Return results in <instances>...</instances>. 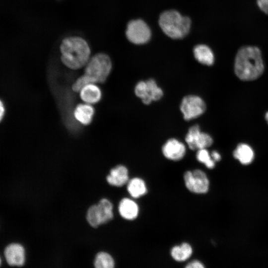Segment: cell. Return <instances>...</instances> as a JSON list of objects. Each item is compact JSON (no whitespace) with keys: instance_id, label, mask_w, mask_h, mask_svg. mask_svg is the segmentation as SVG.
<instances>
[{"instance_id":"cell-1","label":"cell","mask_w":268,"mask_h":268,"mask_svg":"<svg viewBox=\"0 0 268 268\" xmlns=\"http://www.w3.org/2000/svg\"><path fill=\"white\" fill-rule=\"evenodd\" d=\"M234 69L236 75L243 81L254 80L260 77L265 69L260 49L253 46L240 48L236 55Z\"/></svg>"},{"instance_id":"cell-2","label":"cell","mask_w":268,"mask_h":268,"mask_svg":"<svg viewBox=\"0 0 268 268\" xmlns=\"http://www.w3.org/2000/svg\"><path fill=\"white\" fill-rule=\"evenodd\" d=\"M60 51L62 63L72 70L85 67L91 57V50L87 42L79 36H69L63 39Z\"/></svg>"},{"instance_id":"cell-3","label":"cell","mask_w":268,"mask_h":268,"mask_svg":"<svg viewBox=\"0 0 268 268\" xmlns=\"http://www.w3.org/2000/svg\"><path fill=\"white\" fill-rule=\"evenodd\" d=\"M159 25L168 37L173 39H181L189 33L191 20L176 10L163 12L159 17Z\"/></svg>"},{"instance_id":"cell-4","label":"cell","mask_w":268,"mask_h":268,"mask_svg":"<svg viewBox=\"0 0 268 268\" xmlns=\"http://www.w3.org/2000/svg\"><path fill=\"white\" fill-rule=\"evenodd\" d=\"M84 73L92 83H102L109 76L112 63L109 55L99 53L90 57L84 67Z\"/></svg>"},{"instance_id":"cell-5","label":"cell","mask_w":268,"mask_h":268,"mask_svg":"<svg viewBox=\"0 0 268 268\" xmlns=\"http://www.w3.org/2000/svg\"><path fill=\"white\" fill-rule=\"evenodd\" d=\"M113 217V205L106 199H103L97 204L90 206L87 210L86 218L93 227L105 223Z\"/></svg>"},{"instance_id":"cell-6","label":"cell","mask_w":268,"mask_h":268,"mask_svg":"<svg viewBox=\"0 0 268 268\" xmlns=\"http://www.w3.org/2000/svg\"><path fill=\"white\" fill-rule=\"evenodd\" d=\"M128 40L135 45H141L148 42L151 36V30L143 20L134 19L129 21L126 30Z\"/></svg>"},{"instance_id":"cell-7","label":"cell","mask_w":268,"mask_h":268,"mask_svg":"<svg viewBox=\"0 0 268 268\" xmlns=\"http://www.w3.org/2000/svg\"><path fill=\"white\" fill-rule=\"evenodd\" d=\"M180 109L184 120L190 121L202 115L206 110V104L201 97L188 95L182 99Z\"/></svg>"},{"instance_id":"cell-8","label":"cell","mask_w":268,"mask_h":268,"mask_svg":"<svg viewBox=\"0 0 268 268\" xmlns=\"http://www.w3.org/2000/svg\"><path fill=\"white\" fill-rule=\"evenodd\" d=\"M187 189L192 193L204 194L209 190V181L206 174L200 169L187 171L184 174Z\"/></svg>"},{"instance_id":"cell-9","label":"cell","mask_w":268,"mask_h":268,"mask_svg":"<svg viewBox=\"0 0 268 268\" xmlns=\"http://www.w3.org/2000/svg\"><path fill=\"white\" fill-rule=\"evenodd\" d=\"M185 141L193 150L207 148L213 143V139L208 134L201 131L198 125L191 127L185 136Z\"/></svg>"},{"instance_id":"cell-10","label":"cell","mask_w":268,"mask_h":268,"mask_svg":"<svg viewBox=\"0 0 268 268\" xmlns=\"http://www.w3.org/2000/svg\"><path fill=\"white\" fill-rule=\"evenodd\" d=\"M162 153L168 160L179 161L185 155L186 148L185 145L175 138L168 139L162 147Z\"/></svg>"},{"instance_id":"cell-11","label":"cell","mask_w":268,"mask_h":268,"mask_svg":"<svg viewBox=\"0 0 268 268\" xmlns=\"http://www.w3.org/2000/svg\"><path fill=\"white\" fill-rule=\"evenodd\" d=\"M4 254L7 263L12 266H22L25 261V250L19 244L12 243L5 249Z\"/></svg>"},{"instance_id":"cell-12","label":"cell","mask_w":268,"mask_h":268,"mask_svg":"<svg viewBox=\"0 0 268 268\" xmlns=\"http://www.w3.org/2000/svg\"><path fill=\"white\" fill-rule=\"evenodd\" d=\"M78 93L83 102L92 105L98 103L102 97V90L95 83L86 84Z\"/></svg>"},{"instance_id":"cell-13","label":"cell","mask_w":268,"mask_h":268,"mask_svg":"<svg viewBox=\"0 0 268 268\" xmlns=\"http://www.w3.org/2000/svg\"><path fill=\"white\" fill-rule=\"evenodd\" d=\"M95 109L92 105L86 103L78 104L73 111V117L79 124L89 125L92 121Z\"/></svg>"},{"instance_id":"cell-14","label":"cell","mask_w":268,"mask_h":268,"mask_svg":"<svg viewBox=\"0 0 268 268\" xmlns=\"http://www.w3.org/2000/svg\"><path fill=\"white\" fill-rule=\"evenodd\" d=\"M108 183L114 186L121 187L129 181V172L127 168L119 165L112 168L106 178Z\"/></svg>"},{"instance_id":"cell-15","label":"cell","mask_w":268,"mask_h":268,"mask_svg":"<svg viewBox=\"0 0 268 268\" xmlns=\"http://www.w3.org/2000/svg\"><path fill=\"white\" fill-rule=\"evenodd\" d=\"M119 211L121 216L127 220L135 219L139 213L137 204L129 198H124L120 202Z\"/></svg>"},{"instance_id":"cell-16","label":"cell","mask_w":268,"mask_h":268,"mask_svg":"<svg viewBox=\"0 0 268 268\" xmlns=\"http://www.w3.org/2000/svg\"><path fill=\"white\" fill-rule=\"evenodd\" d=\"M196 60L203 65L212 66L214 62V56L212 50L207 45L200 44L196 46L193 50Z\"/></svg>"},{"instance_id":"cell-17","label":"cell","mask_w":268,"mask_h":268,"mask_svg":"<svg viewBox=\"0 0 268 268\" xmlns=\"http://www.w3.org/2000/svg\"><path fill=\"white\" fill-rule=\"evenodd\" d=\"M127 190L130 196L137 199L144 196L147 192V188L143 180L135 177L128 181Z\"/></svg>"},{"instance_id":"cell-18","label":"cell","mask_w":268,"mask_h":268,"mask_svg":"<svg viewBox=\"0 0 268 268\" xmlns=\"http://www.w3.org/2000/svg\"><path fill=\"white\" fill-rule=\"evenodd\" d=\"M234 157L241 163L248 165L251 163L254 158V152L252 148L248 144H239L233 152Z\"/></svg>"},{"instance_id":"cell-19","label":"cell","mask_w":268,"mask_h":268,"mask_svg":"<svg viewBox=\"0 0 268 268\" xmlns=\"http://www.w3.org/2000/svg\"><path fill=\"white\" fill-rule=\"evenodd\" d=\"M193 248L188 243H183L180 245L172 247L170 251L172 258L179 262H184L191 257L193 254Z\"/></svg>"},{"instance_id":"cell-20","label":"cell","mask_w":268,"mask_h":268,"mask_svg":"<svg viewBox=\"0 0 268 268\" xmlns=\"http://www.w3.org/2000/svg\"><path fill=\"white\" fill-rule=\"evenodd\" d=\"M136 97L140 98L145 105L150 104L152 100L150 98L146 81H139L135 85L134 89Z\"/></svg>"},{"instance_id":"cell-21","label":"cell","mask_w":268,"mask_h":268,"mask_svg":"<svg viewBox=\"0 0 268 268\" xmlns=\"http://www.w3.org/2000/svg\"><path fill=\"white\" fill-rule=\"evenodd\" d=\"M115 263L110 255L106 252L97 254L94 261V266L97 268H113Z\"/></svg>"},{"instance_id":"cell-22","label":"cell","mask_w":268,"mask_h":268,"mask_svg":"<svg viewBox=\"0 0 268 268\" xmlns=\"http://www.w3.org/2000/svg\"><path fill=\"white\" fill-rule=\"evenodd\" d=\"M196 158L208 169H213L215 166V161L212 159L211 154L206 148L197 150Z\"/></svg>"},{"instance_id":"cell-23","label":"cell","mask_w":268,"mask_h":268,"mask_svg":"<svg viewBox=\"0 0 268 268\" xmlns=\"http://www.w3.org/2000/svg\"><path fill=\"white\" fill-rule=\"evenodd\" d=\"M148 89L149 95L153 101L160 100L163 95L162 89L158 86L156 82L153 79L146 80Z\"/></svg>"},{"instance_id":"cell-24","label":"cell","mask_w":268,"mask_h":268,"mask_svg":"<svg viewBox=\"0 0 268 268\" xmlns=\"http://www.w3.org/2000/svg\"><path fill=\"white\" fill-rule=\"evenodd\" d=\"M92 82L86 75L83 74L78 77L73 83L71 86V89L73 91L78 93L82 87Z\"/></svg>"},{"instance_id":"cell-25","label":"cell","mask_w":268,"mask_h":268,"mask_svg":"<svg viewBox=\"0 0 268 268\" xmlns=\"http://www.w3.org/2000/svg\"><path fill=\"white\" fill-rule=\"evenodd\" d=\"M260 9L268 15V0H257Z\"/></svg>"},{"instance_id":"cell-26","label":"cell","mask_w":268,"mask_h":268,"mask_svg":"<svg viewBox=\"0 0 268 268\" xmlns=\"http://www.w3.org/2000/svg\"><path fill=\"white\" fill-rule=\"evenodd\" d=\"M187 268H204V265L199 260H194L189 263L185 267Z\"/></svg>"},{"instance_id":"cell-27","label":"cell","mask_w":268,"mask_h":268,"mask_svg":"<svg viewBox=\"0 0 268 268\" xmlns=\"http://www.w3.org/2000/svg\"><path fill=\"white\" fill-rule=\"evenodd\" d=\"M210 154L212 159L215 162L219 161L220 160L221 155L217 151H213Z\"/></svg>"},{"instance_id":"cell-28","label":"cell","mask_w":268,"mask_h":268,"mask_svg":"<svg viewBox=\"0 0 268 268\" xmlns=\"http://www.w3.org/2000/svg\"><path fill=\"white\" fill-rule=\"evenodd\" d=\"M5 112V109L2 102L0 100V122L1 121Z\"/></svg>"},{"instance_id":"cell-29","label":"cell","mask_w":268,"mask_h":268,"mask_svg":"<svg viewBox=\"0 0 268 268\" xmlns=\"http://www.w3.org/2000/svg\"><path fill=\"white\" fill-rule=\"evenodd\" d=\"M265 119L267 121V122H268V112L266 114V115H265Z\"/></svg>"},{"instance_id":"cell-30","label":"cell","mask_w":268,"mask_h":268,"mask_svg":"<svg viewBox=\"0 0 268 268\" xmlns=\"http://www.w3.org/2000/svg\"><path fill=\"white\" fill-rule=\"evenodd\" d=\"M0 265H1V259L0 258Z\"/></svg>"}]
</instances>
